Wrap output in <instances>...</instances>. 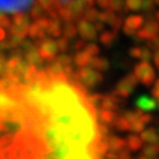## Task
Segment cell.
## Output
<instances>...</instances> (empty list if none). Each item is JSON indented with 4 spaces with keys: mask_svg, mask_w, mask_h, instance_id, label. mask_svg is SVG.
<instances>
[{
    "mask_svg": "<svg viewBox=\"0 0 159 159\" xmlns=\"http://www.w3.org/2000/svg\"><path fill=\"white\" fill-rule=\"evenodd\" d=\"M100 132L85 94L38 74L0 84V159H99Z\"/></svg>",
    "mask_w": 159,
    "mask_h": 159,
    "instance_id": "1",
    "label": "cell"
},
{
    "mask_svg": "<svg viewBox=\"0 0 159 159\" xmlns=\"http://www.w3.org/2000/svg\"><path fill=\"white\" fill-rule=\"evenodd\" d=\"M32 5L33 0H0V13H24Z\"/></svg>",
    "mask_w": 159,
    "mask_h": 159,
    "instance_id": "2",
    "label": "cell"
},
{
    "mask_svg": "<svg viewBox=\"0 0 159 159\" xmlns=\"http://www.w3.org/2000/svg\"><path fill=\"white\" fill-rule=\"evenodd\" d=\"M159 35V21L151 13H148L146 23L142 29L137 32L136 37H139L140 39L151 40Z\"/></svg>",
    "mask_w": 159,
    "mask_h": 159,
    "instance_id": "3",
    "label": "cell"
},
{
    "mask_svg": "<svg viewBox=\"0 0 159 159\" xmlns=\"http://www.w3.org/2000/svg\"><path fill=\"white\" fill-rule=\"evenodd\" d=\"M136 74L138 79L144 84H152L156 79V72L152 65H150L148 61H143L136 67Z\"/></svg>",
    "mask_w": 159,
    "mask_h": 159,
    "instance_id": "4",
    "label": "cell"
},
{
    "mask_svg": "<svg viewBox=\"0 0 159 159\" xmlns=\"http://www.w3.org/2000/svg\"><path fill=\"white\" fill-rule=\"evenodd\" d=\"M144 21H145V19H144L143 16H139V14L130 16V17L126 18L124 27H126V29H129V30H132V31H134V32H138V31L143 27Z\"/></svg>",
    "mask_w": 159,
    "mask_h": 159,
    "instance_id": "5",
    "label": "cell"
},
{
    "mask_svg": "<svg viewBox=\"0 0 159 159\" xmlns=\"http://www.w3.org/2000/svg\"><path fill=\"white\" fill-rule=\"evenodd\" d=\"M65 6L73 13L75 17L86 11L85 0H70L68 2L65 4Z\"/></svg>",
    "mask_w": 159,
    "mask_h": 159,
    "instance_id": "6",
    "label": "cell"
},
{
    "mask_svg": "<svg viewBox=\"0 0 159 159\" xmlns=\"http://www.w3.org/2000/svg\"><path fill=\"white\" fill-rule=\"evenodd\" d=\"M38 4L47 12L58 11L64 6V4H61L58 0H38Z\"/></svg>",
    "mask_w": 159,
    "mask_h": 159,
    "instance_id": "7",
    "label": "cell"
},
{
    "mask_svg": "<svg viewBox=\"0 0 159 159\" xmlns=\"http://www.w3.org/2000/svg\"><path fill=\"white\" fill-rule=\"evenodd\" d=\"M78 27H79L80 33L83 34V35H85V37H87V38H93L96 35L94 26H92L91 24L89 23V21H86V20H81L79 25H78Z\"/></svg>",
    "mask_w": 159,
    "mask_h": 159,
    "instance_id": "8",
    "label": "cell"
},
{
    "mask_svg": "<svg viewBox=\"0 0 159 159\" xmlns=\"http://www.w3.org/2000/svg\"><path fill=\"white\" fill-rule=\"evenodd\" d=\"M13 25L21 26V27H29L30 25V18L25 13H16L14 17L12 18Z\"/></svg>",
    "mask_w": 159,
    "mask_h": 159,
    "instance_id": "9",
    "label": "cell"
},
{
    "mask_svg": "<svg viewBox=\"0 0 159 159\" xmlns=\"http://www.w3.org/2000/svg\"><path fill=\"white\" fill-rule=\"evenodd\" d=\"M116 17H117V16H116L114 12L111 11V10H105L102 13H99V20H102V23L110 24V25L113 24Z\"/></svg>",
    "mask_w": 159,
    "mask_h": 159,
    "instance_id": "10",
    "label": "cell"
},
{
    "mask_svg": "<svg viewBox=\"0 0 159 159\" xmlns=\"http://www.w3.org/2000/svg\"><path fill=\"white\" fill-rule=\"evenodd\" d=\"M84 19L86 21H97L99 19V12L96 7H91V8H87L84 12Z\"/></svg>",
    "mask_w": 159,
    "mask_h": 159,
    "instance_id": "11",
    "label": "cell"
},
{
    "mask_svg": "<svg viewBox=\"0 0 159 159\" xmlns=\"http://www.w3.org/2000/svg\"><path fill=\"white\" fill-rule=\"evenodd\" d=\"M143 0H125V8L130 11H139L142 10Z\"/></svg>",
    "mask_w": 159,
    "mask_h": 159,
    "instance_id": "12",
    "label": "cell"
},
{
    "mask_svg": "<svg viewBox=\"0 0 159 159\" xmlns=\"http://www.w3.org/2000/svg\"><path fill=\"white\" fill-rule=\"evenodd\" d=\"M143 138H144V140L151 143V144H154V143L159 139V136H158V133H157L154 130H148V131H145V132H144Z\"/></svg>",
    "mask_w": 159,
    "mask_h": 159,
    "instance_id": "13",
    "label": "cell"
},
{
    "mask_svg": "<svg viewBox=\"0 0 159 159\" xmlns=\"http://www.w3.org/2000/svg\"><path fill=\"white\" fill-rule=\"evenodd\" d=\"M108 5L111 11H121L125 6V0H108Z\"/></svg>",
    "mask_w": 159,
    "mask_h": 159,
    "instance_id": "14",
    "label": "cell"
},
{
    "mask_svg": "<svg viewBox=\"0 0 159 159\" xmlns=\"http://www.w3.org/2000/svg\"><path fill=\"white\" fill-rule=\"evenodd\" d=\"M44 11H45V10H44L39 4H35V5L31 6V8H30V16L32 18L38 19V18H40L44 14Z\"/></svg>",
    "mask_w": 159,
    "mask_h": 159,
    "instance_id": "15",
    "label": "cell"
},
{
    "mask_svg": "<svg viewBox=\"0 0 159 159\" xmlns=\"http://www.w3.org/2000/svg\"><path fill=\"white\" fill-rule=\"evenodd\" d=\"M58 16L60 18H63L64 20H71L74 17V14L65 6V4H64V6L60 10H58Z\"/></svg>",
    "mask_w": 159,
    "mask_h": 159,
    "instance_id": "16",
    "label": "cell"
},
{
    "mask_svg": "<svg viewBox=\"0 0 159 159\" xmlns=\"http://www.w3.org/2000/svg\"><path fill=\"white\" fill-rule=\"evenodd\" d=\"M154 1L153 0H143L142 10L145 11L146 13H152L154 11Z\"/></svg>",
    "mask_w": 159,
    "mask_h": 159,
    "instance_id": "17",
    "label": "cell"
},
{
    "mask_svg": "<svg viewBox=\"0 0 159 159\" xmlns=\"http://www.w3.org/2000/svg\"><path fill=\"white\" fill-rule=\"evenodd\" d=\"M10 26H11V19L5 14L0 13V27L6 29V27H10Z\"/></svg>",
    "mask_w": 159,
    "mask_h": 159,
    "instance_id": "18",
    "label": "cell"
},
{
    "mask_svg": "<svg viewBox=\"0 0 159 159\" xmlns=\"http://www.w3.org/2000/svg\"><path fill=\"white\" fill-rule=\"evenodd\" d=\"M37 25L39 26L40 29H47L48 27V24H50V21H48V19L47 18H44V17H40L38 18V20H37Z\"/></svg>",
    "mask_w": 159,
    "mask_h": 159,
    "instance_id": "19",
    "label": "cell"
},
{
    "mask_svg": "<svg viewBox=\"0 0 159 159\" xmlns=\"http://www.w3.org/2000/svg\"><path fill=\"white\" fill-rule=\"evenodd\" d=\"M113 37L114 35L112 32H105V33H102V41L104 44H107V43L113 40Z\"/></svg>",
    "mask_w": 159,
    "mask_h": 159,
    "instance_id": "20",
    "label": "cell"
},
{
    "mask_svg": "<svg viewBox=\"0 0 159 159\" xmlns=\"http://www.w3.org/2000/svg\"><path fill=\"white\" fill-rule=\"evenodd\" d=\"M96 5L98 6V7L102 8L104 11H105V10H110L108 0H96Z\"/></svg>",
    "mask_w": 159,
    "mask_h": 159,
    "instance_id": "21",
    "label": "cell"
},
{
    "mask_svg": "<svg viewBox=\"0 0 159 159\" xmlns=\"http://www.w3.org/2000/svg\"><path fill=\"white\" fill-rule=\"evenodd\" d=\"M148 46L150 48H153V50H158L159 48V35L153 39L148 40Z\"/></svg>",
    "mask_w": 159,
    "mask_h": 159,
    "instance_id": "22",
    "label": "cell"
},
{
    "mask_svg": "<svg viewBox=\"0 0 159 159\" xmlns=\"http://www.w3.org/2000/svg\"><path fill=\"white\" fill-rule=\"evenodd\" d=\"M130 53L134 58H142V48L140 47H133L130 51Z\"/></svg>",
    "mask_w": 159,
    "mask_h": 159,
    "instance_id": "23",
    "label": "cell"
},
{
    "mask_svg": "<svg viewBox=\"0 0 159 159\" xmlns=\"http://www.w3.org/2000/svg\"><path fill=\"white\" fill-rule=\"evenodd\" d=\"M121 24H123V19H121V17L117 16V17H116V19H114L113 24H112V27H114L116 30H118L120 26H121Z\"/></svg>",
    "mask_w": 159,
    "mask_h": 159,
    "instance_id": "24",
    "label": "cell"
},
{
    "mask_svg": "<svg viewBox=\"0 0 159 159\" xmlns=\"http://www.w3.org/2000/svg\"><path fill=\"white\" fill-rule=\"evenodd\" d=\"M65 32H66V33H68V34H74V33H75V27H74L73 25L68 24V25H66Z\"/></svg>",
    "mask_w": 159,
    "mask_h": 159,
    "instance_id": "25",
    "label": "cell"
},
{
    "mask_svg": "<svg viewBox=\"0 0 159 159\" xmlns=\"http://www.w3.org/2000/svg\"><path fill=\"white\" fill-rule=\"evenodd\" d=\"M153 96L156 97L157 99H159V80L156 81V84H154V86H153Z\"/></svg>",
    "mask_w": 159,
    "mask_h": 159,
    "instance_id": "26",
    "label": "cell"
},
{
    "mask_svg": "<svg viewBox=\"0 0 159 159\" xmlns=\"http://www.w3.org/2000/svg\"><path fill=\"white\" fill-rule=\"evenodd\" d=\"M153 59H154V63L157 65V67L159 68V48L158 50H156V53H154L153 56Z\"/></svg>",
    "mask_w": 159,
    "mask_h": 159,
    "instance_id": "27",
    "label": "cell"
},
{
    "mask_svg": "<svg viewBox=\"0 0 159 159\" xmlns=\"http://www.w3.org/2000/svg\"><path fill=\"white\" fill-rule=\"evenodd\" d=\"M96 27H97V30H102V27H104V24H102V23H98L96 25Z\"/></svg>",
    "mask_w": 159,
    "mask_h": 159,
    "instance_id": "28",
    "label": "cell"
},
{
    "mask_svg": "<svg viewBox=\"0 0 159 159\" xmlns=\"http://www.w3.org/2000/svg\"><path fill=\"white\" fill-rule=\"evenodd\" d=\"M154 1V4H156V5H159V0H153Z\"/></svg>",
    "mask_w": 159,
    "mask_h": 159,
    "instance_id": "29",
    "label": "cell"
},
{
    "mask_svg": "<svg viewBox=\"0 0 159 159\" xmlns=\"http://www.w3.org/2000/svg\"><path fill=\"white\" fill-rule=\"evenodd\" d=\"M157 19H158V20H159V11L157 12Z\"/></svg>",
    "mask_w": 159,
    "mask_h": 159,
    "instance_id": "30",
    "label": "cell"
}]
</instances>
